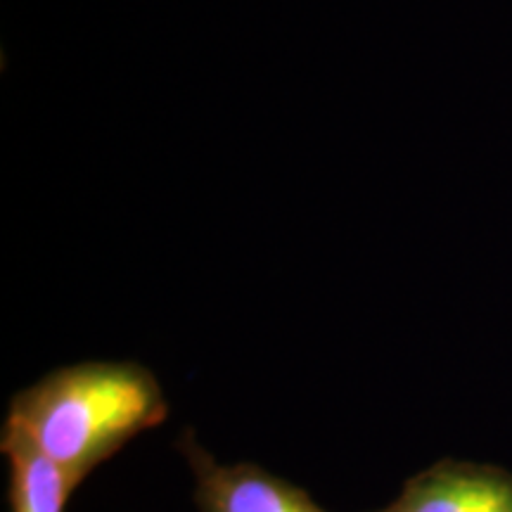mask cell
I'll list each match as a JSON object with an SVG mask.
<instances>
[{"label":"cell","instance_id":"4","mask_svg":"<svg viewBox=\"0 0 512 512\" xmlns=\"http://www.w3.org/2000/svg\"><path fill=\"white\" fill-rule=\"evenodd\" d=\"M0 451L10 465V512H64L74 489L50 460L8 432H0Z\"/></svg>","mask_w":512,"mask_h":512},{"label":"cell","instance_id":"2","mask_svg":"<svg viewBox=\"0 0 512 512\" xmlns=\"http://www.w3.org/2000/svg\"><path fill=\"white\" fill-rule=\"evenodd\" d=\"M192 477L200 512H328L302 486L273 475L254 463L223 465L185 430L176 441Z\"/></svg>","mask_w":512,"mask_h":512},{"label":"cell","instance_id":"3","mask_svg":"<svg viewBox=\"0 0 512 512\" xmlns=\"http://www.w3.org/2000/svg\"><path fill=\"white\" fill-rule=\"evenodd\" d=\"M375 512H512V472L491 463L441 458L406 479L401 494Z\"/></svg>","mask_w":512,"mask_h":512},{"label":"cell","instance_id":"1","mask_svg":"<svg viewBox=\"0 0 512 512\" xmlns=\"http://www.w3.org/2000/svg\"><path fill=\"white\" fill-rule=\"evenodd\" d=\"M169 418L150 368L83 361L57 368L10 399L3 432L50 460L76 491L128 441Z\"/></svg>","mask_w":512,"mask_h":512}]
</instances>
